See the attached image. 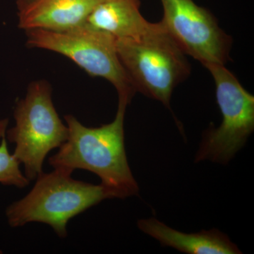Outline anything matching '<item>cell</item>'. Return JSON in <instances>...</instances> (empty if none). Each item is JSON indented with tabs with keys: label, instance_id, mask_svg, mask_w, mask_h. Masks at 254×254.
I'll list each match as a JSON object with an SVG mask.
<instances>
[{
	"label": "cell",
	"instance_id": "obj_1",
	"mask_svg": "<svg viewBox=\"0 0 254 254\" xmlns=\"http://www.w3.org/2000/svg\"><path fill=\"white\" fill-rule=\"evenodd\" d=\"M128 105L119 100L115 120L99 127H87L73 115H66L67 139L50 157V165L71 172L82 169L95 174L112 198L138 194L139 187L132 175L125 147L124 122Z\"/></svg>",
	"mask_w": 254,
	"mask_h": 254
},
{
	"label": "cell",
	"instance_id": "obj_11",
	"mask_svg": "<svg viewBox=\"0 0 254 254\" xmlns=\"http://www.w3.org/2000/svg\"><path fill=\"white\" fill-rule=\"evenodd\" d=\"M7 120L0 122V184L22 189L27 187L29 180L20 170V163L14 155L10 154L6 138Z\"/></svg>",
	"mask_w": 254,
	"mask_h": 254
},
{
	"label": "cell",
	"instance_id": "obj_6",
	"mask_svg": "<svg viewBox=\"0 0 254 254\" xmlns=\"http://www.w3.org/2000/svg\"><path fill=\"white\" fill-rule=\"evenodd\" d=\"M205 67L215 81L222 121L218 128H210L203 134L195 161L227 164L253 133L254 96L225 65L210 64Z\"/></svg>",
	"mask_w": 254,
	"mask_h": 254
},
{
	"label": "cell",
	"instance_id": "obj_5",
	"mask_svg": "<svg viewBox=\"0 0 254 254\" xmlns=\"http://www.w3.org/2000/svg\"><path fill=\"white\" fill-rule=\"evenodd\" d=\"M16 125L6 131V138L14 143V156L25 168L29 181L36 180L43 172L47 155L60 148L68 137L67 126L57 113L52 88L46 81L33 82L24 99L15 108Z\"/></svg>",
	"mask_w": 254,
	"mask_h": 254
},
{
	"label": "cell",
	"instance_id": "obj_9",
	"mask_svg": "<svg viewBox=\"0 0 254 254\" xmlns=\"http://www.w3.org/2000/svg\"><path fill=\"white\" fill-rule=\"evenodd\" d=\"M142 232L159 241L164 247H170L189 254H240L236 245L227 235L217 229L187 234L167 226L155 218L138 221Z\"/></svg>",
	"mask_w": 254,
	"mask_h": 254
},
{
	"label": "cell",
	"instance_id": "obj_10",
	"mask_svg": "<svg viewBox=\"0 0 254 254\" xmlns=\"http://www.w3.org/2000/svg\"><path fill=\"white\" fill-rule=\"evenodd\" d=\"M140 6V0H102L91 11L86 23L116 40L136 39L152 26L142 16Z\"/></svg>",
	"mask_w": 254,
	"mask_h": 254
},
{
	"label": "cell",
	"instance_id": "obj_2",
	"mask_svg": "<svg viewBox=\"0 0 254 254\" xmlns=\"http://www.w3.org/2000/svg\"><path fill=\"white\" fill-rule=\"evenodd\" d=\"M72 173L66 169L54 168L51 173L38 175L31 191L6 208L10 226L41 222L50 225L58 236L64 238L71 219L102 200L112 198L103 185L73 180Z\"/></svg>",
	"mask_w": 254,
	"mask_h": 254
},
{
	"label": "cell",
	"instance_id": "obj_4",
	"mask_svg": "<svg viewBox=\"0 0 254 254\" xmlns=\"http://www.w3.org/2000/svg\"><path fill=\"white\" fill-rule=\"evenodd\" d=\"M30 48L55 52L72 60L92 76L105 78L128 104L136 90L120 61L116 39L86 23L63 31H26Z\"/></svg>",
	"mask_w": 254,
	"mask_h": 254
},
{
	"label": "cell",
	"instance_id": "obj_7",
	"mask_svg": "<svg viewBox=\"0 0 254 254\" xmlns=\"http://www.w3.org/2000/svg\"><path fill=\"white\" fill-rule=\"evenodd\" d=\"M163 18L160 23L185 55L203 66L225 64L232 39L218 26L213 14L193 0H160Z\"/></svg>",
	"mask_w": 254,
	"mask_h": 254
},
{
	"label": "cell",
	"instance_id": "obj_3",
	"mask_svg": "<svg viewBox=\"0 0 254 254\" xmlns=\"http://www.w3.org/2000/svg\"><path fill=\"white\" fill-rule=\"evenodd\" d=\"M120 61L136 92L170 107L174 89L190 74L186 55L160 22L136 39L116 40Z\"/></svg>",
	"mask_w": 254,
	"mask_h": 254
},
{
	"label": "cell",
	"instance_id": "obj_8",
	"mask_svg": "<svg viewBox=\"0 0 254 254\" xmlns=\"http://www.w3.org/2000/svg\"><path fill=\"white\" fill-rule=\"evenodd\" d=\"M102 0H18V27L63 31L86 23Z\"/></svg>",
	"mask_w": 254,
	"mask_h": 254
}]
</instances>
